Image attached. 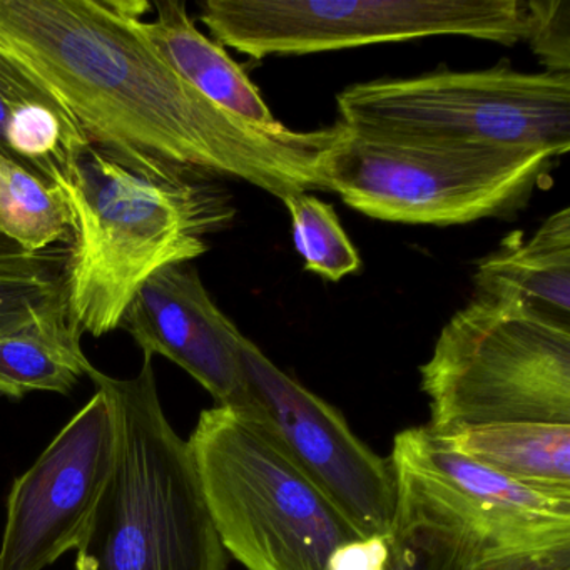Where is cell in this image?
Returning <instances> with one entry per match:
<instances>
[{"mask_svg":"<svg viewBox=\"0 0 570 570\" xmlns=\"http://www.w3.org/2000/svg\"><path fill=\"white\" fill-rule=\"evenodd\" d=\"M88 376L98 392L12 485L0 570L48 569L85 537L121 436L115 395L95 366Z\"/></svg>","mask_w":570,"mask_h":570,"instance_id":"obj_9","label":"cell"},{"mask_svg":"<svg viewBox=\"0 0 570 570\" xmlns=\"http://www.w3.org/2000/svg\"><path fill=\"white\" fill-rule=\"evenodd\" d=\"M55 185L75 219L66 312L81 335L118 330L156 272L205 255L206 238L236 215L229 196L205 176L149 178L92 145Z\"/></svg>","mask_w":570,"mask_h":570,"instance_id":"obj_2","label":"cell"},{"mask_svg":"<svg viewBox=\"0 0 570 570\" xmlns=\"http://www.w3.org/2000/svg\"><path fill=\"white\" fill-rule=\"evenodd\" d=\"M155 18L139 21V31L166 62L203 98L249 125L278 128L252 79L226 49L195 26L183 0H156Z\"/></svg>","mask_w":570,"mask_h":570,"instance_id":"obj_14","label":"cell"},{"mask_svg":"<svg viewBox=\"0 0 570 570\" xmlns=\"http://www.w3.org/2000/svg\"><path fill=\"white\" fill-rule=\"evenodd\" d=\"M239 360L253 400L286 452L335 503L363 539L390 535L399 487L390 460L376 455L345 416L239 335Z\"/></svg>","mask_w":570,"mask_h":570,"instance_id":"obj_10","label":"cell"},{"mask_svg":"<svg viewBox=\"0 0 570 570\" xmlns=\"http://www.w3.org/2000/svg\"><path fill=\"white\" fill-rule=\"evenodd\" d=\"M532 24L527 45L546 72L570 75L569 0H529Z\"/></svg>","mask_w":570,"mask_h":570,"instance_id":"obj_22","label":"cell"},{"mask_svg":"<svg viewBox=\"0 0 570 570\" xmlns=\"http://www.w3.org/2000/svg\"><path fill=\"white\" fill-rule=\"evenodd\" d=\"M99 379L118 403L121 436L76 570H228L188 440L163 410L153 356L132 379Z\"/></svg>","mask_w":570,"mask_h":570,"instance_id":"obj_3","label":"cell"},{"mask_svg":"<svg viewBox=\"0 0 570 570\" xmlns=\"http://www.w3.org/2000/svg\"><path fill=\"white\" fill-rule=\"evenodd\" d=\"M65 193L0 153V235L22 252L38 253L72 238Z\"/></svg>","mask_w":570,"mask_h":570,"instance_id":"obj_19","label":"cell"},{"mask_svg":"<svg viewBox=\"0 0 570 570\" xmlns=\"http://www.w3.org/2000/svg\"><path fill=\"white\" fill-rule=\"evenodd\" d=\"M422 392L436 435L505 423L570 425V328L507 306L470 302L449 320Z\"/></svg>","mask_w":570,"mask_h":570,"instance_id":"obj_6","label":"cell"},{"mask_svg":"<svg viewBox=\"0 0 570 570\" xmlns=\"http://www.w3.org/2000/svg\"><path fill=\"white\" fill-rule=\"evenodd\" d=\"M81 333L68 312L41 320L0 338V395L22 399L31 392L68 395L91 363L81 348Z\"/></svg>","mask_w":570,"mask_h":570,"instance_id":"obj_18","label":"cell"},{"mask_svg":"<svg viewBox=\"0 0 570 570\" xmlns=\"http://www.w3.org/2000/svg\"><path fill=\"white\" fill-rule=\"evenodd\" d=\"M389 549L390 535L353 540L333 553L328 570H385Z\"/></svg>","mask_w":570,"mask_h":570,"instance_id":"obj_24","label":"cell"},{"mask_svg":"<svg viewBox=\"0 0 570 570\" xmlns=\"http://www.w3.org/2000/svg\"><path fill=\"white\" fill-rule=\"evenodd\" d=\"M146 355H161L208 390L216 405L252 410L238 326L218 308L189 263L156 272L129 303L121 326Z\"/></svg>","mask_w":570,"mask_h":570,"instance_id":"obj_12","label":"cell"},{"mask_svg":"<svg viewBox=\"0 0 570 570\" xmlns=\"http://www.w3.org/2000/svg\"><path fill=\"white\" fill-rule=\"evenodd\" d=\"M472 299L570 328V209L550 215L532 235L512 233L479 259Z\"/></svg>","mask_w":570,"mask_h":570,"instance_id":"obj_13","label":"cell"},{"mask_svg":"<svg viewBox=\"0 0 570 570\" xmlns=\"http://www.w3.org/2000/svg\"><path fill=\"white\" fill-rule=\"evenodd\" d=\"M149 2L0 0V52L48 89L96 148L149 178L223 176L278 199L322 189L343 125H249L203 98L139 31Z\"/></svg>","mask_w":570,"mask_h":570,"instance_id":"obj_1","label":"cell"},{"mask_svg":"<svg viewBox=\"0 0 570 570\" xmlns=\"http://www.w3.org/2000/svg\"><path fill=\"white\" fill-rule=\"evenodd\" d=\"M188 443L219 540L246 569L328 570L363 539L252 410H205Z\"/></svg>","mask_w":570,"mask_h":570,"instance_id":"obj_4","label":"cell"},{"mask_svg":"<svg viewBox=\"0 0 570 570\" xmlns=\"http://www.w3.org/2000/svg\"><path fill=\"white\" fill-rule=\"evenodd\" d=\"M68 249L0 252V338L66 312Z\"/></svg>","mask_w":570,"mask_h":570,"instance_id":"obj_20","label":"cell"},{"mask_svg":"<svg viewBox=\"0 0 570 570\" xmlns=\"http://www.w3.org/2000/svg\"><path fill=\"white\" fill-rule=\"evenodd\" d=\"M283 203L292 218L293 243L305 269L340 282L362 268L358 249L332 205L308 193L288 196Z\"/></svg>","mask_w":570,"mask_h":570,"instance_id":"obj_21","label":"cell"},{"mask_svg":"<svg viewBox=\"0 0 570 570\" xmlns=\"http://www.w3.org/2000/svg\"><path fill=\"white\" fill-rule=\"evenodd\" d=\"M14 248V245L9 242H0V252H6V249H12Z\"/></svg>","mask_w":570,"mask_h":570,"instance_id":"obj_25","label":"cell"},{"mask_svg":"<svg viewBox=\"0 0 570 570\" xmlns=\"http://www.w3.org/2000/svg\"><path fill=\"white\" fill-rule=\"evenodd\" d=\"M557 159L546 149L343 125L342 138L323 158L322 188L382 222L466 225L519 212L549 178Z\"/></svg>","mask_w":570,"mask_h":570,"instance_id":"obj_5","label":"cell"},{"mask_svg":"<svg viewBox=\"0 0 570 570\" xmlns=\"http://www.w3.org/2000/svg\"><path fill=\"white\" fill-rule=\"evenodd\" d=\"M89 145L61 102L0 52V153L55 183Z\"/></svg>","mask_w":570,"mask_h":570,"instance_id":"obj_15","label":"cell"},{"mask_svg":"<svg viewBox=\"0 0 570 570\" xmlns=\"http://www.w3.org/2000/svg\"><path fill=\"white\" fill-rule=\"evenodd\" d=\"M439 436L456 452L520 485L570 500V425L505 423Z\"/></svg>","mask_w":570,"mask_h":570,"instance_id":"obj_16","label":"cell"},{"mask_svg":"<svg viewBox=\"0 0 570 570\" xmlns=\"http://www.w3.org/2000/svg\"><path fill=\"white\" fill-rule=\"evenodd\" d=\"M475 570H570V546L543 552L482 553Z\"/></svg>","mask_w":570,"mask_h":570,"instance_id":"obj_23","label":"cell"},{"mask_svg":"<svg viewBox=\"0 0 570 570\" xmlns=\"http://www.w3.org/2000/svg\"><path fill=\"white\" fill-rule=\"evenodd\" d=\"M399 482L449 507L483 540V553L570 546V500L553 499L480 465L426 426L403 430L390 455Z\"/></svg>","mask_w":570,"mask_h":570,"instance_id":"obj_11","label":"cell"},{"mask_svg":"<svg viewBox=\"0 0 570 570\" xmlns=\"http://www.w3.org/2000/svg\"><path fill=\"white\" fill-rule=\"evenodd\" d=\"M213 41L253 59L465 36L515 46L532 24L529 0H206Z\"/></svg>","mask_w":570,"mask_h":570,"instance_id":"obj_8","label":"cell"},{"mask_svg":"<svg viewBox=\"0 0 570 570\" xmlns=\"http://www.w3.org/2000/svg\"><path fill=\"white\" fill-rule=\"evenodd\" d=\"M385 570H475L483 553L480 533L459 513L399 482Z\"/></svg>","mask_w":570,"mask_h":570,"instance_id":"obj_17","label":"cell"},{"mask_svg":"<svg viewBox=\"0 0 570 570\" xmlns=\"http://www.w3.org/2000/svg\"><path fill=\"white\" fill-rule=\"evenodd\" d=\"M350 128L429 136L505 148L570 149V75L439 71L358 82L336 98Z\"/></svg>","mask_w":570,"mask_h":570,"instance_id":"obj_7","label":"cell"}]
</instances>
